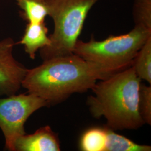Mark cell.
Returning <instances> with one entry per match:
<instances>
[{
	"label": "cell",
	"instance_id": "1",
	"mask_svg": "<svg viewBox=\"0 0 151 151\" xmlns=\"http://www.w3.org/2000/svg\"><path fill=\"white\" fill-rule=\"evenodd\" d=\"M120 70L73 53L45 60L42 65L28 69L22 86L48 105L60 103L74 93L91 90L97 81Z\"/></svg>",
	"mask_w": 151,
	"mask_h": 151
},
{
	"label": "cell",
	"instance_id": "2",
	"mask_svg": "<svg viewBox=\"0 0 151 151\" xmlns=\"http://www.w3.org/2000/svg\"><path fill=\"white\" fill-rule=\"evenodd\" d=\"M140 78L130 66L97 81L87 104L95 118L104 116L112 130L137 129L145 123L139 109Z\"/></svg>",
	"mask_w": 151,
	"mask_h": 151
},
{
	"label": "cell",
	"instance_id": "3",
	"mask_svg": "<svg viewBox=\"0 0 151 151\" xmlns=\"http://www.w3.org/2000/svg\"><path fill=\"white\" fill-rule=\"evenodd\" d=\"M54 30L50 45L40 49L42 59L49 60L73 53L89 11L100 0H44Z\"/></svg>",
	"mask_w": 151,
	"mask_h": 151
},
{
	"label": "cell",
	"instance_id": "4",
	"mask_svg": "<svg viewBox=\"0 0 151 151\" xmlns=\"http://www.w3.org/2000/svg\"><path fill=\"white\" fill-rule=\"evenodd\" d=\"M151 37V29L135 25L127 34L111 35L103 40L92 38L85 42L78 39L73 53L87 60L122 70L132 65L137 53Z\"/></svg>",
	"mask_w": 151,
	"mask_h": 151
},
{
	"label": "cell",
	"instance_id": "5",
	"mask_svg": "<svg viewBox=\"0 0 151 151\" xmlns=\"http://www.w3.org/2000/svg\"><path fill=\"white\" fill-rule=\"evenodd\" d=\"M48 105L43 99L32 93L0 98V128L5 139V148L15 151V142L25 133L24 125L38 109Z\"/></svg>",
	"mask_w": 151,
	"mask_h": 151
},
{
	"label": "cell",
	"instance_id": "6",
	"mask_svg": "<svg viewBox=\"0 0 151 151\" xmlns=\"http://www.w3.org/2000/svg\"><path fill=\"white\" fill-rule=\"evenodd\" d=\"M15 45L13 39L9 37L0 41V96L16 94L27 73L28 69L12 55Z\"/></svg>",
	"mask_w": 151,
	"mask_h": 151
},
{
	"label": "cell",
	"instance_id": "7",
	"mask_svg": "<svg viewBox=\"0 0 151 151\" xmlns=\"http://www.w3.org/2000/svg\"><path fill=\"white\" fill-rule=\"evenodd\" d=\"M15 151H60L59 139L49 126L40 128L32 134L19 137L15 142Z\"/></svg>",
	"mask_w": 151,
	"mask_h": 151
},
{
	"label": "cell",
	"instance_id": "8",
	"mask_svg": "<svg viewBox=\"0 0 151 151\" xmlns=\"http://www.w3.org/2000/svg\"><path fill=\"white\" fill-rule=\"evenodd\" d=\"M48 33V29L45 22L27 23L21 40L15 44L23 45L25 52L31 59L34 60L38 50L50 45Z\"/></svg>",
	"mask_w": 151,
	"mask_h": 151
},
{
	"label": "cell",
	"instance_id": "9",
	"mask_svg": "<svg viewBox=\"0 0 151 151\" xmlns=\"http://www.w3.org/2000/svg\"><path fill=\"white\" fill-rule=\"evenodd\" d=\"M16 2L21 9V17L27 23L45 22L48 16V7L44 0H16Z\"/></svg>",
	"mask_w": 151,
	"mask_h": 151
},
{
	"label": "cell",
	"instance_id": "10",
	"mask_svg": "<svg viewBox=\"0 0 151 151\" xmlns=\"http://www.w3.org/2000/svg\"><path fill=\"white\" fill-rule=\"evenodd\" d=\"M106 143L105 151H150L151 146L135 143L129 139L114 132L113 130L105 127Z\"/></svg>",
	"mask_w": 151,
	"mask_h": 151
},
{
	"label": "cell",
	"instance_id": "11",
	"mask_svg": "<svg viewBox=\"0 0 151 151\" xmlns=\"http://www.w3.org/2000/svg\"><path fill=\"white\" fill-rule=\"evenodd\" d=\"M132 67L140 80L151 83V37L138 51L133 61Z\"/></svg>",
	"mask_w": 151,
	"mask_h": 151
},
{
	"label": "cell",
	"instance_id": "12",
	"mask_svg": "<svg viewBox=\"0 0 151 151\" xmlns=\"http://www.w3.org/2000/svg\"><path fill=\"white\" fill-rule=\"evenodd\" d=\"M106 143V128H93L87 130L80 140L82 151H105Z\"/></svg>",
	"mask_w": 151,
	"mask_h": 151
},
{
	"label": "cell",
	"instance_id": "13",
	"mask_svg": "<svg viewBox=\"0 0 151 151\" xmlns=\"http://www.w3.org/2000/svg\"><path fill=\"white\" fill-rule=\"evenodd\" d=\"M133 17L135 25L151 29V0H134Z\"/></svg>",
	"mask_w": 151,
	"mask_h": 151
},
{
	"label": "cell",
	"instance_id": "14",
	"mask_svg": "<svg viewBox=\"0 0 151 151\" xmlns=\"http://www.w3.org/2000/svg\"><path fill=\"white\" fill-rule=\"evenodd\" d=\"M139 109L145 123L151 124V87L140 84Z\"/></svg>",
	"mask_w": 151,
	"mask_h": 151
}]
</instances>
